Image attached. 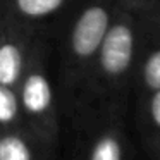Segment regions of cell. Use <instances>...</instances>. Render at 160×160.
Instances as JSON below:
<instances>
[{
	"label": "cell",
	"instance_id": "13",
	"mask_svg": "<svg viewBox=\"0 0 160 160\" xmlns=\"http://www.w3.org/2000/svg\"><path fill=\"white\" fill-rule=\"evenodd\" d=\"M122 2H129V4H134V5H139V7H146L150 9L153 0H122Z\"/></svg>",
	"mask_w": 160,
	"mask_h": 160
},
{
	"label": "cell",
	"instance_id": "12",
	"mask_svg": "<svg viewBox=\"0 0 160 160\" xmlns=\"http://www.w3.org/2000/svg\"><path fill=\"white\" fill-rule=\"evenodd\" d=\"M9 19V14H7V4L5 0H0V26L4 24L5 21Z\"/></svg>",
	"mask_w": 160,
	"mask_h": 160
},
{
	"label": "cell",
	"instance_id": "5",
	"mask_svg": "<svg viewBox=\"0 0 160 160\" xmlns=\"http://www.w3.org/2000/svg\"><path fill=\"white\" fill-rule=\"evenodd\" d=\"M38 31L7 19L0 26V84L16 88Z\"/></svg>",
	"mask_w": 160,
	"mask_h": 160
},
{
	"label": "cell",
	"instance_id": "7",
	"mask_svg": "<svg viewBox=\"0 0 160 160\" xmlns=\"http://www.w3.org/2000/svg\"><path fill=\"white\" fill-rule=\"evenodd\" d=\"M132 124L150 160H160V90L141 93L131 98Z\"/></svg>",
	"mask_w": 160,
	"mask_h": 160
},
{
	"label": "cell",
	"instance_id": "11",
	"mask_svg": "<svg viewBox=\"0 0 160 160\" xmlns=\"http://www.w3.org/2000/svg\"><path fill=\"white\" fill-rule=\"evenodd\" d=\"M148 12H150V18H152L153 24H155L157 28H160V0H153L150 9H148Z\"/></svg>",
	"mask_w": 160,
	"mask_h": 160
},
{
	"label": "cell",
	"instance_id": "1",
	"mask_svg": "<svg viewBox=\"0 0 160 160\" xmlns=\"http://www.w3.org/2000/svg\"><path fill=\"white\" fill-rule=\"evenodd\" d=\"M150 26L148 9L121 0L83 90L64 119L69 128L107 114L131 110L132 81Z\"/></svg>",
	"mask_w": 160,
	"mask_h": 160
},
{
	"label": "cell",
	"instance_id": "8",
	"mask_svg": "<svg viewBox=\"0 0 160 160\" xmlns=\"http://www.w3.org/2000/svg\"><path fill=\"white\" fill-rule=\"evenodd\" d=\"M0 160H59V146L24 128L0 131Z\"/></svg>",
	"mask_w": 160,
	"mask_h": 160
},
{
	"label": "cell",
	"instance_id": "2",
	"mask_svg": "<svg viewBox=\"0 0 160 160\" xmlns=\"http://www.w3.org/2000/svg\"><path fill=\"white\" fill-rule=\"evenodd\" d=\"M119 4L121 0H81L64 19L52 57L62 124L83 90Z\"/></svg>",
	"mask_w": 160,
	"mask_h": 160
},
{
	"label": "cell",
	"instance_id": "4",
	"mask_svg": "<svg viewBox=\"0 0 160 160\" xmlns=\"http://www.w3.org/2000/svg\"><path fill=\"white\" fill-rule=\"evenodd\" d=\"M129 112H115L71 128L76 160H134Z\"/></svg>",
	"mask_w": 160,
	"mask_h": 160
},
{
	"label": "cell",
	"instance_id": "3",
	"mask_svg": "<svg viewBox=\"0 0 160 160\" xmlns=\"http://www.w3.org/2000/svg\"><path fill=\"white\" fill-rule=\"evenodd\" d=\"M53 42L48 33H38L28 62L16 86L26 129L42 139L60 146L62 110L53 78Z\"/></svg>",
	"mask_w": 160,
	"mask_h": 160
},
{
	"label": "cell",
	"instance_id": "10",
	"mask_svg": "<svg viewBox=\"0 0 160 160\" xmlns=\"http://www.w3.org/2000/svg\"><path fill=\"white\" fill-rule=\"evenodd\" d=\"M24 128V121L19 108L16 88L0 84V131H11V129Z\"/></svg>",
	"mask_w": 160,
	"mask_h": 160
},
{
	"label": "cell",
	"instance_id": "9",
	"mask_svg": "<svg viewBox=\"0 0 160 160\" xmlns=\"http://www.w3.org/2000/svg\"><path fill=\"white\" fill-rule=\"evenodd\" d=\"M157 90H160V28H157L152 21L136 66L131 98Z\"/></svg>",
	"mask_w": 160,
	"mask_h": 160
},
{
	"label": "cell",
	"instance_id": "6",
	"mask_svg": "<svg viewBox=\"0 0 160 160\" xmlns=\"http://www.w3.org/2000/svg\"><path fill=\"white\" fill-rule=\"evenodd\" d=\"M81 0H5L9 19L38 33H48L50 26L60 22Z\"/></svg>",
	"mask_w": 160,
	"mask_h": 160
}]
</instances>
